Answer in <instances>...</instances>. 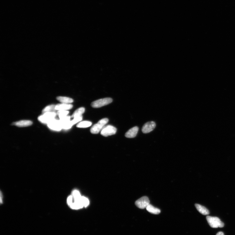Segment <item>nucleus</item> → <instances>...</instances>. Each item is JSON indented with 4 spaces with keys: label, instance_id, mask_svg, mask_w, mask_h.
Segmentation results:
<instances>
[{
    "label": "nucleus",
    "instance_id": "nucleus-1",
    "mask_svg": "<svg viewBox=\"0 0 235 235\" xmlns=\"http://www.w3.org/2000/svg\"><path fill=\"white\" fill-rule=\"evenodd\" d=\"M206 219L210 226L212 228H222L224 226V223L220 219L217 217L207 216Z\"/></svg>",
    "mask_w": 235,
    "mask_h": 235
},
{
    "label": "nucleus",
    "instance_id": "nucleus-2",
    "mask_svg": "<svg viewBox=\"0 0 235 235\" xmlns=\"http://www.w3.org/2000/svg\"><path fill=\"white\" fill-rule=\"evenodd\" d=\"M108 122V119L107 118L100 120L97 124L93 125L91 128L90 131L93 134H98Z\"/></svg>",
    "mask_w": 235,
    "mask_h": 235
},
{
    "label": "nucleus",
    "instance_id": "nucleus-3",
    "mask_svg": "<svg viewBox=\"0 0 235 235\" xmlns=\"http://www.w3.org/2000/svg\"><path fill=\"white\" fill-rule=\"evenodd\" d=\"M56 116L55 112H46L44 113L42 115L39 116L38 119L42 123L48 124L50 121L55 119Z\"/></svg>",
    "mask_w": 235,
    "mask_h": 235
},
{
    "label": "nucleus",
    "instance_id": "nucleus-4",
    "mask_svg": "<svg viewBox=\"0 0 235 235\" xmlns=\"http://www.w3.org/2000/svg\"><path fill=\"white\" fill-rule=\"evenodd\" d=\"M112 101L111 98H104L93 102L91 106L93 108H99L111 103Z\"/></svg>",
    "mask_w": 235,
    "mask_h": 235
},
{
    "label": "nucleus",
    "instance_id": "nucleus-5",
    "mask_svg": "<svg viewBox=\"0 0 235 235\" xmlns=\"http://www.w3.org/2000/svg\"><path fill=\"white\" fill-rule=\"evenodd\" d=\"M117 132V129L111 125L104 127L101 132V135L105 137L114 135Z\"/></svg>",
    "mask_w": 235,
    "mask_h": 235
},
{
    "label": "nucleus",
    "instance_id": "nucleus-6",
    "mask_svg": "<svg viewBox=\"0 0 235 235\" xmlns=\"http://www.w3.org/2000/svg\"><path fill=\"white\" fill-rule=\"evenodd\" d=\"M150 200L146 196H144L137 200L135 202L136 205L141 209L146 208L150 204Z\"/></svg>",
    "mask_w": 235,
    "mask_h": 235
},
{
    "label": "nucleus",
    "instance_id": "nucleus-7",
    "mask_svg": "<svg viewBox=\"0 0 235 235\" xmlns=\"http://www.w3.org/2000/svg\"><path fill=\"white\" fill-rule=\"evenodd\" d=\"M48 125L50 129L54 131H60L62 129L60 120L55 119L50 121L48 124Z\"/></svg>",
    "mask_w": 235,
    "mask_h": 235
},
{
    "label": "nucleus",
    "instance_id": "nucleus-8",
    "mask_svg": "<svg viewBox=\"0 0 235 235\" xmlns=\"http://www.w3.org/2000/svg\"><path fill=\"white\" fill-rule=\"evenodd\" d=\"M155 127L156 124L154 121H149L143 125L142 127V131L144 134H146L153 130Z\"/></svg>",
    "mask_w": 235,
    "mask_h": 235
},
{
    "label": "nucleus",
    "instance_id": "nucleus-9",
    "mask_svg": "<svg viewBox=\"0 0 235 235\" xmlns=\"http://www.w3.org/2000/svg\"><path fill=\"white\" fill-rule=\"evenodd\" d=\"M70 117L67 116L60 119L62 129H68L71 128L73 125L70 120Z\"/></svg>",
    "mask_w": 235,
    "mask_h": 235
},
{
    "label": "nucleus",
    "instance_id": "nucleus-10",
    "mask_svg": "<svg viewBox=\"0 0 235 235\" xmlns=\"http://www.w3.org/2000/svg\"><path fill=\"white\" fill-rule=\"evenodd\" d=\"M139 129V127H137L131 128L125 133V136L129 138H135L138 132Z\"/></svg>",
    "mask_w": 235,
    "mask_h": 235
},
{
    "label": "nucleus",
    "instance_id": "nucleus-11",
    "mask_svg": "<svg viewBox=\"0 0 235 235\" xmlns=\"http://www.w3.org/2000/svg\"><path fill=\"white\" fill-rule=\"evenodd\" d=\"M73 105L70 104L62 103L56 105L55 109L58 111H66L72 108Z\"/></svg>",
    "mask_w": 235,
    "mask_h": 235
},
{
    "label": "nucleus",
    "instance_id": "nucleus-12",
    "mask_svg": "<svg viewBox=\"0 0 235 235\" xmlns=\"http://www.w3.org/2000/svg\"><path fill=\"white\" fill-rule=\"evenodd\" d=\"M13 124L19 127H24L30 126L33 122L29 120H22L14 123Z\"/></svg>",
    "mask_w": 235,
    "mask_h": 235
},
{
    "label": "nucleus",
    "instance_id": "nucleus-13",
    "mask_svg": "<svg viewBox=\"0 0 235 235\" xmlns=\"http://www.w3.org/2000/svg\"><path fill=\"white\" fill-rule=\"evenodd\" d=\"M195 206L199 212L202 215H206L209 214V211L205 206L198 204H196Z\"/></svg>",
    "mask_w": 235,
    "mask_h": 235
},
{
    "label": "nucleus",
    "instance_id": "nucleus-14",
    "mask_svg": "<svg viewBox=\"0 0 235 235\" xmlns=\"http://www.w3.org/2000/svg\"><path fill=\"white\" fill-rule=\"evenodd\" d=\"M148 212L152 214L158 215L161 212L160 210L154 207L153 206L149 204L146 208Z\"/></svg>",
    "mask_w": 235,
    "mask_h": 235
},
{
    "label": "nucleus",
    "instance_id": "nucleus-15",
    "mask_svg": "<svg viewBox=\"0 0 235 235\" xmlns=\"http://www.w3.org/2000/svg\"><path fill=\"white\" fill-rule=\"evenodd\" d=\"M57 100L62 103L70 104L72 103L74 101L73 100L70 98L62 96H59L57 97Z\"/></svg>",
    "mask_w": 235,
    "mask_h": 235
},
{
    "label": "nucleus",
    "instance_id": "nucleus-16",
    "mask_svg": "<svg viewBox=\"0 0 235 235\" xmlns=\"http://www.w3.org/2000/svg\"><path fill=\"white\" fill-rule=\"evenodd\" d=\"M85 110V108L83 107L78 108L77 110L74 112L73 114L70 117V118H74L76 117L82 116V114L84 113Z\"/></svg>",
    "mask_w": 235,
    "mask_h": 235
},
{
    "label": "nucleus",
    "instance_id": "nucleus-17",
    "mask_svg": "<svg viewBox=\"0 0 235 235\" xmlns=\"http://www.w3.org/2000/svg\"><path fill=\"white\" fill-rule=\"evenodd\" d=\"M92 124V123L91 121H84L78 123L77 127L78 128H86L91 126Z\"/></svg>",
    "mask_w": 235,
    "mask_h": 235
},
{
    "label": "nucleus",
    "instance_id": "nucleus-18",
    "mask_svg": "<svg viewBox=\"0 0 235 235\" xmlns=\"http://www.w3.org/2000/svg\"><path fill=\"white\" fill-rule=\"evenodd\" d=\"M55 107L56 105H49L43 109L42 112L44 113L48 112H55L56 111Z\"/></svg>",
    "mask_w": 235,
    "mask_h": 235
},
{
    "label": "nucleus",
    "instance_id": "nucleus-19",
    "mask_svg": "<svg viewBox=\"0 0 235 235\" xmlns=\"http://www.w3.org/2000/svg\"><path fill=\"white\" fill-rule=\"evenodd\" d=\"M71 195L74 199H79L82 197L80 192L77 190L73 191Z\"/></svg>",
    "mask_w": 235,
    "mask_h": 235
},
{
    "label": "nucleus",
    "instance_id": "nucleus-20",
    "mask_svg": "<svg viewBox=\"0 0 235 235\" xmlns=\"http://www.w3.org/2000/svg\"><path fill=\"white\" fill-rule=\"evenodd\" d=\"M69 113V112L67 111H58L57 114L60 119H61L67 116Z\"/></svg>",
    "mask_w": 235,
    "mask_h": 235
},
{
    "label": "nucleus",
    "instance_id": "nucleus-21",
    "mask_svg": "<svg viewBox=\"0 0 235 235\" xmlns=\"http://www.w3.org/2000/svg\"><path fill=\"white\" fill-rule=\"evenodd\" d=\"M82 120V116L76 117L74 118L71 121V123L73 125L76 124V123L80 122Z\"/></svg>",
    "mask_w": 235,
    "mask_h": 235
},
{
    "label": "nucleus",
    "instance_id": "nucleus-22",
    "mask_svg": "<svg viewBox=\"0 0 235 235\" xmlns=\"http://www.w3.org/2000/svg\"><path fill=\"white\" fill-rule=\"evenodd\" d=\"M82 200L84 204L85 207H87L89 205V201L88 198L82 196Z\"/></svg>",
    "mask_w": 235,
    "mask_h": 235
},
{
    "label": "nucleus",
    "instance_id": "nucleus-23",
    "mask_svg": "<svg viewBox=\"0 0 235 235\" xmlns=\"http://www.w3.org/2000/svg\"><path fill=\"white\" fill-rule=\"evenodd\" d=\"M216 235H224V233H223V232H218L217 234Z\"/></svg>",
    "mask_w": 235,
    "mask_h": 235
}]
</instances>
